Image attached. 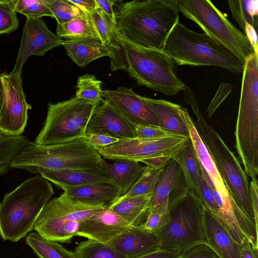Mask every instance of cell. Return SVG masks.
Returning a JSON list of instances; mask_svg holds the SVG:
<instances>
[{
  "label": "cell",
  "mask_w": 258,
  "mask_h": 258,
  "mask_svg": "<svg viewBox=\"0 0 258 258\" xmlns=\"http://www.w3.org/2000/svg\"><path fill=\"white\" fill-rule=\"evenodd\" d=\"M116 30L140 46L162 49L179 11L170 0L132 1L120 5L115 13Z\"/></svg>",
  "instance_id": "6da1fadb"
},
{
  "label": "cell",
  "mask_w": 258,
  "mask_h": 258,
  "mask_svg": "<svg viewBox=\"0 0 258 258\" xmlns=\"http://www.w3.org/2000/svg\"><path fill=\"white\" fill-rule=\"evenodd\" d=\"M104 160L85 138L47 146L30 141L14 156L11 168L33 173L38 168L108 172Z\"/></svg>",
  "instance_id": "7a4b0ae2"
},
{
  "label": "cell",
  "mask_w": 258,
  "mask_h": 258,
  "mask_svg": "<svg viewBox=\"0 0 258 258\" xmlns=\"http://www.w3.org/2000/svg\"><path fill=\"white\" fill-rule=\"evenodd\" d=\"M54 194L50 182L39 174L6 194L0 203L3 239L17 242L33 229L39 215Z\"/></svg>",
  "instance_id": "3957f363"
},
{
  "label": "cell",
  "mask_w": 258,
  "mask_h": 258,
  "mask_svg": "<svg viewBox=\"0 0 258 258\" xmlns=\"http://www.w3.org/2000/svg\"><path fill=\"white\" fill-rule=\"evenodd\" d=\"M184 101L190 105L197 119L194 123L213 158L231 197L242 212L255 225L254 213L249 193L247 175L239 159L227 147L218 133L202 115L192 90L184 93Z\"/></svg>",
  "instance_id": "277c9868"
},
{
  "label": "cell",
  "mask_w": 258,
  "mask_h": 258,
  "mask_svg": "<svg viewBox=\"0 0 258 258\" xmlns=\"http://www.w3.org/2000/svg\"><path fill=\"white\" fill-rule=\"evenodd\" d=\"M179 66H216L242 73L244 63L205 33H199L177 21L162 48Z\"/></svg>",
  "instance_id": "5b68a950"
},
{
  "label": "cell",
  "mask_w": 258,
  "mask_h": 258,
  "mask_svg": "<svg viewBox=\"0 0 258 258\" xmlns=\"http://www.w3.org/2000/svg\"><path fill=\"white\" fill-rule=\"evenodd\" d=\"M116 34L125 71L139 85L169 96L183 91L186 85L176 75L175 62L162 49L140 46Z\"/></svg>",
  "instance_id": "8992f818"
},
{
  "label": "cell",
  "mask_w": 258,
  "mask_h": 258,
  "mask_svg": "<svg viewBox=\"0 0 258 258\" xmlns=\"http://www.w3.org/2000/svg\"><path fill=\"white\" fill-rule=\"evenodd\" d=\"M177 10L199 25L208 35L240 60L254 53L245 34L209 0H170Z\"/></svg>",
  "instance_id": "52a82bcc"
},
{
  "label": "cell",
  "mask_w": 258,
  "mask_h": 258,
  "mask_svg": "<svg viewBox=\"0 0 258 258\" xmlns=\"http://www.w3.org/2000/svg\"><path fill=\"white\" fill-rule=\"evenodd\" d=\"M107 207L80 202L63 191L46 204L36 219L33 229L47 240L70 242L76 236L81 222Z\"/></svg>",
  "instance_id": "ba28073f"
},
{
  "label": "cell",
  "mask_w": 258,
  "mask_h": 258,
  "mask_svg": "<svg viewBox=\"0 0 258 258\" xmlns=\"http://www.w3.org/2000/svg\"><path fill=\"white\" fill-rule=\"evenodd\" d=\"M99 102L74 96L66 101L48 103L46 119L34 143L47 146L85 138L87 124Z\"/></svg>",
  "instance_id": "9c48e42d"
},
{
  "label": "cell",
  "mask_w": 258,
  "mask_h": 258,
  "mask_svg": "<svg viewBox=\"0 0 258 258\" xmlns=\"http://www.w3.org/2000/svg\"><path fill=\"white\" fill-rule=\"evenodd\" d=\"M160 249L177 250L206 242L203 230V204L190 192L169 208L167 218L156 233Z\"/></svg>",
  "instance_id": "30bf717a"
},
{
  "label": "cell",
  "mask_w": 258,
  "mask_h": 258,
  "mask_svg": "<svg viewBox=\"0 0 258 258\" xmlns=\"http://www.w3.org/2000/svg\"><path fill=\"white\" fill-rule=\"evenodd\" d=\"M189 139L188 137L177 135L154 139L135 137L120 139L94 149L105 159L141 162L156 157L174 158L185 148Z\"/></svg>",
  "instance_id": "8fae6325"
},
{
  "label": "cell",
  "mask_w": 258,
  "mask_h": 258,
  "mask_svg": "<svg viewBox=\"0 0 258 258\" xmlns=\"http://www.w3.org/2000/svg\"><path fill=\"white\" fill-rule=\"evenodd\" d=\"M0 77L4 89L0 131L9 136L21 135L27 123L28 111L31 108L23 90L21 75L3 73Z\"/></svg>",
  "instance_id": "7c38bea8"
},
{
  "label": "cell",
  "mask_w": 258,
  "mask_h": 258,
  "mask_svg": "<svg viewBox=\"0 0 258 258\" xmlns=\"http://www.w3.org/2000/svg\"><path fill=\"white\" fill-rule=\"evenodd\" d=\"M62 40L48 29L42 18H26L15 64L11 73L21 75L23 64L30 56H43L48 51L61 45Z\"/></svg>",
  "instance_id": "4fadbf2b"
},
{
  "label": "cell",
  "mask_w": 258,
  "mask_h": 258,
  "mask_svg": "<svg viewBox=\"0 0 258 258\" xmlns=\"http://www.w3.org/2000/svg\"><path fill=\"white\" fill-rule=\"evenodd\" d=\"M102 98L135 126H158L156 116L142 96L123 86L115 90H103Z\"/></svg>",
  "instance_id": "5bb4252c"
},
{
  "label": "cell",
  "mask_w": 258,
  "mask_h": 258,
  "mask_svg": "<svg viewBox=\"0 0 258 258\" xmlns=\"http://www.w3.org/2000/svg\"><path fill=\"white\" fill-rule=\"evenodd\" d=\"M190 192L178 163L174 158H171L162 169L148 211L160 207L167 200L169 209Z\"/></svg>",
  "instance_id": "9a60e30c"
},
{
  "label": "cell",
  "mask_w": 258,
  "mask_h": 258,
  "mask_svg": "<svg viewBox=\"0 0 258 258\" xmlns=\"http://www.w3.org/2000/svg\"><path fill=\"white\" fill-rule=\"evenodd\" d=\"M90 134H102L118 140L136 137L135 126L103 99L95 108L87 124L86 136Z\"/></svg>",
  "instance_id": "2e32d148"
},
{
  "label": "cell",
  "mask_w": 258,
  "mask_h": 258,
  "mask_svg": "<svg viewBox=\"0 0 258 258\" xmlns=\"http://www.w3.org/2000/svg\"><path fill=\"white\" fill-rule=\"evenodd\" d=\"M179 113L188 130L189 140L199 161L200 169L206 173L212 181L215 189L223 199L225 206L231 207L235 203L231 197L206 145L202 140L194 121L186 108L180 106Z\"/></svg>",
  "instance_id": "e0dca14e"
},
{
  "label": "cell",
  "mask_w": 258,
  "mask_h": 258,
  "mask_svg": "<svg viewBox=\"0 0 258 258\" xmlns=\"http://www.w3.org/2000/svg\"><path fill=\"white\" fill-rule=\"evenodd\" d=\"M131 226L108 207L81 222L76 236L107 243Z\"/></svg>",
  "instance_id": "ac0fdd59"
},
{
  "label": "cell",
  "mask_w": 258,
  "mask_h": 258,
  "mask_svg": "<svg viewBox=\"0 0 258 258\" xmlns=\"http://www.w3.org/2000/svg\"><path fill=\"white\" fill-rule=\"evenodd\" d=\"M127 258H136L160 249L158 235L141 226H131L107 242Z\"/></svg>",
  "instance_id": "d6986e66"
},
{
  "label": "cell",
  "mask_w": 258,
  "mask_h": 258,
  "mask_svg": "<svg viewBox=\"0 0 258 258\" xmlns=\"http://www.w3.org/2000/svg\"><path fill=\"white\" fill-rule=\"evenodd\" d=\"M203 230L206 242L219 258H241L237 243L223 223L203 205Z\"/></svg>",
  "instance_id": "ffe728a7"
},
{
  "label": "cell",
  "mask_w": 258,
  "mask_h": 258,
  "mask_svg": "<svg viewBox=\"0 0 258 258\" xmlns=\"http://www.w3.org/2000/svg\"><path fill=\"white\" fill-rule=\"evenodd\" d=\"M34 173L40 174L63 191L98 183H113L108 172L106 171L51 170L38 168Z\"/></svg>",
  "instance_id": "44dd1931"
},
{
  "label": "cell",
  "mask_w": 258,
  "mask_h": 258,
  "mask_svg": "<svg viewBox=\"0 0 258 258\" xmlns=\"http://www.w3.org/2000/svg\"><path fill=\"white\" fill-rule=\"evenodd\" d=\"M90 15L99 36L100 41L110 51L111 70H125V60L122 48L117 40L116 26L98 8Z\"/></svg>",
  "instance_id": "7402d4cb"
},
{
  "label": "cell",
  "mask_w": 258,
  "mask_h": 258,
  "mask_svg": "<svg viewBox=\"0 0 258 258\" xmlns=\"http://www.w3.org/2000/svg\"><path fill=\"white\" fill-rule=\"evenodd\" d=\"M142 98L155 114L159 127L171 134L189 137L187 127L179 113V104L164 99Z\"/></svg>",
  "instance_id": "603a6c76"
},
{
  "label": "cell",
  "mask_w": 258,
  "mask_h": 258,
  "mask_svg": "<svg viewBox=\"0 0 258 258\" xmlns=\"http://www.w3.org/2000/svg\"><path fill=\"white\" fill-rule=\"evenodd\" d=\"M61 45L70 58L80 67H84L97 58L111 56L107 47L93 39L63 40Z\"/></svg>",
  "instance_id": "cb8c5ba5"
},
{
  "label": "cell",
  "mask_w": 258,
  "mask_h": 258,
  "mask_svg": "<svg viewBox=\"0 0 258 258\" xmlns=\"http://www.w3.org/2000/svg\"><path fill=\"white\" fill-rule=\"evenodd\" d=\"M64 191L80 202L107 207L121 196L119 188L112 183H95Z\"/></svg>",
  "instance_id": "d4e9b609"
},
{
  "label": "cell",
  "mask_w": 258,
  "mask_h": 258,
  "mask_svg": "<svg viewBox=\"0 0 258 258\" xmlns=\"http://www.w3.org/2000/svg\"><path fill=\"white\" fill-rule=\"evenodd\" d=\"M104 164L121 196L131 189L147 168L138 162L125 160H115L112 163L104 160Z\"/></svg>",
  "instance_id": "484cf974"
},
{
  "label": "cell",
  "mask_w": 258,
  "mask_h": 258,
  "mask_svg": "<svg viewBox=\"0 0 258 258\" xmlns=\"http://www.w3.org/2000/svg\"><path fill=\"white\" fill-rule=\"evenodd\" d=\"M152 194L115 202L108 208L132 225L137 226L144 222L147 215Z\"/></svg>",
  "instance_id": "4316f807"
},
{
  "label": "cell",
  "mask_w": 258,
  "mask_h": 258,
  "mask_svg": "<svg viewBox=\"0 0 258 258\" xmlns=\"http://www.w3.org/2000/svg\"><path fill=\"white\" fill-rule=\"evenodd\" d=\"M56 35L66 40L90 38L100 41L99 36L90 15L57 25Z\"/></svg>",
  "instance_id": "83f0119b"
},
{
  "label": "cell",
  "mask_w": 258,
  "mask_h": 258,
  "mask_svg": "<svg viewBox=\"0 0 258 258\" xmlns=\"http://www.w3.org/2000/svg\"><path fill=\"white\" fill-rule=\"evenodd\" d=\"M174 158L178 163L191 192L200 199V169L189 139L185 148Z\"/></svg>",
  "instance_id": "f1b7e54d"
},
{
  "label": "cell",
  "mask_w": 258,
  "mask_h": 258,
  "mask_svg": "<svg viewBox=\"0 0 258 258\" xmlns=\"http://www.w3.org/2000/svg\"><path fill=\"white\" fill-rule=\"evenodd\" d=\"M26 241L40 258H79L75 251H70L57 242L47 240L37 232L29 234Z\"/></svg>",
  "instance_id": "f546056e"
},
{
  "label": "cell",
  "mask_w": 258,
  "mask_h": 258,
  "mask_svg": "<svg viewBox=\"0 0 258 258\" xmlns=\"http://www.w3.org/2000/svg\"><path fill=\"white\" fill-rule=\"evenodd\" d=\"M29 142L24 136H9L0 131V177L10 170L14 156Z\"/></svg>",
  "instance_id": "4dcf8cb0"
},
{
  "label": "cell",
  "mask_w": 258,
  "mask_h": 258,
  "mask_svg": "<svg viewBox=\"0 0 258 258\" xmlns=\"http://www.w3.org/2000/svg\"><path fill=\"white\" fill-rule=\"evenodd\" d=\"M233 18L245 31V23L256 30L257 24V0H230L227 1Z\"/></svg>",
  "instance_id": "1f68e13d"
},
{
  "label": "cell",
  "mask_w": 258,
  "mask_h": 258,
  "mask_svg": "<svg viewBox=\"0 0 258 258\" xmlns=\"http://www.w3.org/2000/svg\"><path fill=\"white\" fill-rule=\"evenodd\" d=\"M75 252L79 258H127L107 242L88 239L78 245Z\"/></svg>",
  "instance_id": "d6a6232c"
},
{
  "label": "cell",
  "mask_w": 258,
  "mask_h": 258,
  "mask_svg": "<svg viewBox=\"0 0 258 258\" xmlns=\"http://www.w3.org/2000/svg\"><path fill=\"white\" fill-rule=\"evenodd\" d=\"M163 168L156 169L147 166L146 170L131 189L115 202L152 194L159 180Z\"/></svg>",
  "instance_id": "836d02e7"
},
{
  "label": "cell",
  "mask_w": 258,
  "mask_h": 258,
  "mask_svg": "<svg viewBox=\"0 0 258 258\" xmlns=\"http://www.w3.org/2000/svg\"><path fill=\"white\" fill-rule=\"evenodd\" d=\"M102 82L93 75L86 74L77 80L76 95L77 98L91 102L100 101L102 98Z\"/></svg>",
  "instance_id": "e575fe53"
},
{
  "label": "cell",
  "mask_w": 258,
  "mask_h": 258,
  "mask_svg": "<svg viewBox=\"0 0 258 258\" xmlns=\"http://www.w3.org/2000/svg\"><path fill=\"white\" fill-rule=\"evenodd\" d=\"M52 0H15L16 13L26 18L37 19L44 16L53 17L50 7Z\"/></svg>",
  "instance_id": "d590c367"
},
{
  "label": "cell",
  "mask_w": 258,
  "mask_h": 258,
  "mask_svg": "<svg viewBox=\"0 0 258 258\" xmlns=\"http://www.w3.org/2000/svg\"><path fill=\"white\" fill-rule=\"evenodd\" d=\"M50 9L57 25L63 24L85 15L69 0H52Z\"/></svg>",
  "instance_id": "8d00e7d4"
},
{
  "label": "cell",
  "mask_w": 258,
  "mask_h": 258,
  "mask_svg": "<svg viewBox=\"0 0 258 258\" xmlns=\"http://www.w3.org/2000/svg\"><path fill=\"white\" fill-rule=\"evenodd\" d=\"M15 0H0V35L18 29L19 20L15 10Z\"/></svg>",
  "instance_id": "74e56055"
},
{
  "label": "cell",
  "mask_w": 258,
  "mask_h": 258,
  "mask_svg": "<svg viewBox=\"0 0 258 258\" xmlns=\"http://www.w3.org/2000/svg\"><path fill=\"white\" fill-rule=\"evenodd\" d=\"M169 210L167 200L160 207L149 210L145 220L139 226L156 233L165 223Z\"/></svg>",
  "instance_id": "f35d334b"
},
{
  "label": "cell",
  "mask_w": 258,
  "mask_h": 258,
  "mask_svg": "<svg viewBox=\"0 0 258 258\" xmlns=\"http://www.w3.org/2000/svg\"><path fill=\"white\" fill-rule=\"evenodd\" d=\"M200 197L203 205L212 212L217 217L220 212L219 207L214 198L212 190L204 178L201 170L199 175Z\"/></svg>",
  "instance_id": "ab89813d"
},
{
  "label": "cell",
  "mask_w": 258,
  "mask_h": 258,
  "mask_svg": "<svg viewBox=\"0 0 258 258\" xmlns=\"http://www.w3.org/2000/svg\"><path fill=\"white\" fill-rule=\"evenodd\" d=\"M178 258H219L206 242L194 245L181 253Z\"/></svg>",
  "instance_id": "60d3db41"
},
{
  "label": "cell",
  "mask_w": 258,
  "mask_h": 258,
  "mask_svg": "<svg viewBox=\"0 0 258 258\" xmlns=\"http://www.w3.org/2000/svg\"><path fill=\"white\" fill-rule=\"evenodd\" d=\"M136 137L139 138L154 139L173 135L159 126L138 125L135 126Z\"/></svg>",
  "instance_id": "b9f144b4"
},
{
  "label": "cell",
  "mask_w": 258,
  "mask_h": 258,
  "mask_svg": "<svg viewBox=\"0 0 258 258\" xmlns=\"http://www.w3.org/2000/svg\"><path fill=\"white\" fill-rule=\"evenodd\" d=\"M232 90V86L228 83H222L215 96L210 102L208 108L207 112L208 116L211 117L218 107L226 98Z\"/></svg>",
  "instance_id": "7bdbcfd3"
},
{
  "label": "cell",
  "mask_w": 258,
  "mask_h": 258,
  "mask_svg": "<svg viewBox=\"0 0 258 258\" xmlns=\"http://www.w3.org/2000/svg\"><path fill=\"white\" fill-rule=\"evenodd\" d=\"M85 139L94 148L104 147L118 140V139L102 134H90L86 136Z\"/></svg>",
  "instance_id": "ee69618b"
},
{
  "label": "cell",
  "mask_w": 258,
  "mask_h": 258,
  "mask_svg": "<svg viewBox=\"0 0 258 258\" xmlns=\"http://www.w3.org/2000/svg\"><path fill=\"white\" fill-rule=\"evenodd\" d=\"M249 193L256 223L258 225V186L257 179L250 180L249 184Z\"/></svg>",
  "instance_id": "f6af8a7d"
},
{
  "label": "cell",
  "mask_w": 258,
  "mask_h": 258,
  "mask_svg": "<svg viewBox=\"0 0 258 258\" xmlns=\"http://www.w3.org/2000/svg\"><path fill=\"white\" fill-rule=\"evenodd\" d=\"M95 2L98 8L102 10L116 26L115 13L114 12L113 8L116 1L95 0Z\"/></svg>",
  "instance_id": "bcb514c9"
},
{
  "label": "cell",
  "mask_w": 258,
  "mask_h": 258,
  "mask_svg": "<svg viewBox=\"0 0 258 258\" xmlns=\"http://www.w3.org/2000/svg\"><path fill=\"white\" fill-rule=\"evenodd\" d=\"M72 4L79 8L83 13L90 15L98 8L95 0H69Z\"/></svg>",
  "instance_id": "7dc6e473"
},
{
  "label": "cell",
  "mask_w": 258,
  "mask_h": 258,
  "mask_svg": "<svg viewBox=\"0 0 258 258\" xmlns=\"http://www.w3.org/2000/svg\"><path fill=\"white\" fill-rule=\"evenodd\" d=\"M244 34L251 44L254 54L258 56L257 37L256 30L252 26L246 22Z\"/></svg>",
  "instance_id": "c3c4849f"
},
{
  "label": "cell",
  "mask_w": 258,
  "mask_h": 258,
  "mask_svg": "<svg viewBox=\"0 0 258 258\" xmlns=\"http://www.w3.org/2000/svg\"><path fill=\"white\" fill-rule=\"evenodd\" d=\"M180 254L177 250L160 249L136 258H178Z\"/></svg>",
  "instance_id": "681fc988"
},
{
  "label": "cell",
  "mask_w": 258,
  "mask_h": 258,
  "mask_svg": "<svg viewBox=\"0 0 258 258\" xmlns=\"http://www.w3.org/2000/svg\"><path fill=\"white\" fill-rule=\"evenodd\" d=\"M258 249L254 248L251 243L245 238L240 245L241 258H257Z\"/></svg>",
  "instance_id": "f907efd6"
},
{
  "label": "cell",
  "mask_w": 258,
  "mask_h": 258,
  "mask_svg": "<svg viewBox=\"0 0 258 258\" xmlns=\"http://www.w3.org/2000/svg\"><path fill=\"white\" fill-rule=\"evenodd\" d=\"M170 159L171 158L167 157H156L145 160L141 162L151 168L161 169L166 165Z\"/></svg>",
  "instance_id": "816d5d0a"
},
{
  "label": "cell",
  "mask_w": 258,
  "mask_h": 258,
  "mask_svg": "<svg viewBox=\"0 0 258 258\" xmlns=\"http://www.w3.org/2000/svg\"><path fill=\"white\" fill-rule=\"evenodd\" d=\"M3 102H4V89H3V86L2 82L1 80V78L0 77V120L1 118L2 114Z\"/></svg>",
  "instance_id": "f5cc1de1"
}]
</instances>
